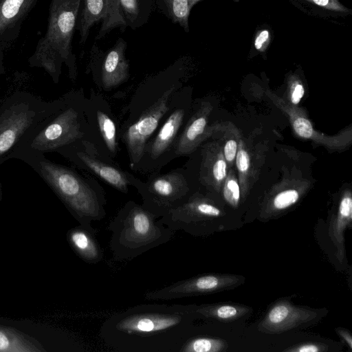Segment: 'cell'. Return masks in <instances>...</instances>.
<instances>
[{
	"label": "cell",
	"mask_w": 352,
	"mask_h": 352,
	"mask_svg": "<svg viewBox=\"0 0 352 352\" xmlns=\"http://www.w3.org/2000/svg\"><path fill=\"white\" fill-rule=\"evenodd\" d=\"M196 319L192 305L142 304L108 318L100 336L118 351L179 352Z\"/></svg>",
	"instance_id": "6da1fadb"
},
{
	"label": "cell",
	"mask_w": 352,
	"mask_h": 352,
	"mask_svg": "<svg viewBox=\"0 0 352 352\" xmlns=\"http://www.w3.org/2000/svg\"><path fill=\"white\" fill-rule=\"evenodd\" d=\"M189 66V57H180L164 69L146 77L133 94L127 116L118 129V138L126 146L133 170L184 86Z\"/></svg>",
	"instance_id": "7a4b0ae2"
},
{
	"label": "cell",
	"mask_w": 352,
	"mask_h": 352,
	"mask_svg": "<svg viewBox=\"0 0 352 352\" xmlns=\"http://www.w3.org/2000/svg\"><path fill=\"white\" fill-rule=\"evenodd\" d=\"M59 98L57 108L25 138L12 159L57 153L93 135L94 127L88 113V100L80 91H70Z\"/></svg>",
	"instance_id": "3957f363"
},
{
	"label": "cell",
	"mask_w": 352,
	"mask_h": 352,
	"mask_svg": "<svg viewBox=\"0 0 352 352\" xmlns=\"http://www.w3.org/2000/svg\"><path fill=\"white\" fill-rule=\"evenodd\" d=\"M19 160L29 165L57 194L80 225L96 232L92 222L106 216V199L102 188L74 169L54 162L45 155H30Z\"/></svg>",
	"instance_id": "277c9868"
},
{
	"label": "cell",
	"mask_w": 352,
	"mask_h": 352,
	"mask_svg": "<svg viewBox=\"0 0 352 352\" xmlns=\"http://www.w3.org/2000/svg\"><path fill=\"white\" fill-rule=\"evenodd\" d=\"M82 0H51L45 35L37 42L28 58L32 67L43 69L58 83L62 65L72 80L77 76V65L72 39L76 29Z\"/></svg>",
	"instance_id": "5b68a950"
},
{
	"label": "cell",
	"mask_w": 352,
	"mask_h": 352,
	"mask_svg": "<svg viewBox=\"0 0 352 352\" xmlns=\"http://www.w3.org/2000/svg\"><path fill=\"white\" fill-rule=\"evenodd\" d=\"M113 256L130 261L170 241L175 233L142 204L127 201L110 221Z\"/></svg>",
	"instance_id": "8992f818"
},
{
	"label": "cell",
	"mask_w": 352,
	"mask_h": 352,
	"mask_svg": "<svg viewBox=\"0 0 352 352\" xmlns=\"http://www.w3.org/2000/svg\"><path fill=\"white\" fill-rule=\"evenodd\" d=\"M60 98L45 101L16 91L0 106V165L10 159L25 138L58 107Z\"/></svg>",
	"instance_id": "52a82bcc"
},
{
	"label": "cell",
	"mask_w": 352,
	"mask_h": 352,
	"mask_svg": "<svg viewBox=\"0 0 352 352\" xmlns=\"http://www.w3.org/2000/svg\"><path fill=\"white\" fill-rule=\"evenodd\" d=\"M188 110L189 105L183 86L160 128L146 143L135 171L150 175L157 173L174 158V148L186 121Z\"/></svg>",
	"instance_id": "ba28073f"
},
{
	"label": "cell",
	"mask_w": 352,
	"mask_h": 352,
	"mask_svg": "<svg viewBox=\"0 0 352 352\" xmlns=\"http://www.w3.org/2000/svg\"><path fill=\"white\" fill-rule=\"evenodd\" d=\"M130 182L140 195L142 206L157 218L184 204L193 194L182 168L164 174H151L146 182L131 174Z\"/></svg>",
	"instance_id": "9c48e42d"
},
{
	"label": "cell",
	"mask_w": 352,
	"mask_h": 352,
	"mask_svg": "<svg viewBox=\"0 0 352 352\" xmlns=\"http://www.w3.org/2000/svg\"><path fill=\"white\" fill-rule=\"evenodd\" d=\"M96 143L85 138L63 147L58 153L74 165L99 177L122 193L126 194L131 174L116 166L111 158L103 156Z\"/></svg>",
	"instance_id": "30bf717a"
},
{
	"label": "cell",
	"mask_w": 352,
	"mask_h": 352,
	"mask_svg": "<svg viewBox=\"0 0 352 352\" xmlns=\"http://www.w3.org/2000/svg\"><path fill=\"white\" fill-rule=\"evenodd\" d=\"M244 281L243 276L236 274H201L148 292L145 298L148 300H170L210 294L233 289Z\"/></svg>",
	"instance_id": "8fae6325"
},
{
	"label": "cell",
	"mask_w": 352,
	"mask_h": 352,
	"mask_svg": "<svg viewBox=\"0 0 352 352\" xmlns=\"http://www.w3.org/2000/svg\"><path fill=\"white\" fill-rule=\"evenodd\" d=\"M127 43L118 38L107 50H101L94 43L89 52L87 72L99 81L101 87L109 90L126 82L129 76V61L126 57Z\"/></svg>",
	"instance_id": "7c38bea8"
},
{
	"label": "cell",
	"mask_w": 352,
	"mask_h": 352,
	"mask_svg": "<svg viewBox=\"0 0 352 352\" xmlns=\"http://www.w3.org/2000/svg\"><path fill=\"white\" fill-rule=\"evenodd\" d=\"M100 21L102 23L96 41L102 39L116 28L123 32L127 28L118 0H82L76 26L80 45L86 43L91 29Z\"/></svg>",
	"instance_id": "4fadbf2b"
},
{
	"label": "cell",
	"mask_w": 352,
	"mask_h": 352,
	"mask_svg": "<svg viewBox=\"0 0 352 352\" xmlns=\"http://www.w3.org/2000/svg\"><path fill=\"white\" fill-rule=\"evenodd\" d=\"M323 312L309 307L294 305L287 300L276 302L258 325V331L278 334L311 324L318 320Z\"/></svg>",
	"instance_id": "5bb4252c"
},
{
	"label": "cell",
	"mask_w": 352,
	"mask_h": 352,
	"mask_svg": "<svg viewBox=\"0 0 352 352\" xmlns=\"http://www.w3.org/2000/svg\"><path fill=\"white\" fill-rule=\"evenodd\" d=\"M38 0H0V48L5 50L19 37L23 21Z\"/></svg>",
	"instance_id": "9a60e30c"
},
{
	"label": "cell",
	"mask_w": 352,
	"mask_h": 352,
	"mask_svg": "<svg viewBox=\"0 0 352 352\" xmlns=\"http://www.w3.org/2000/svg\"><path fill=\"white\" fill-rule=\"evenodd\" d=\"M88 113L107 154L111 158L116 157L118 151V128L108 104L100 96H91L88 100Z\"/></svg>",
	"instance_id": "2e32d148"
},
{
	"label": "cell",
	"mask_w": 352,
	"mask_h": 352,
	"mask_svg": "<svg viewBox=\"0 0 352 352\" xmlns=\"http://www.w3.org/2000/svg\"><path fill=\"white\" fill-rule=\"evenodd\" d=\"M96 232L84 226L74 228L69 232V240L76 254L85 262L97 264L103 258V250L96 236Z\"/></svg>",
	"instance_id": "e0dca14e"
},
{
	"label": "cell",
	"mask_w": 352,
	"mask_h": 352,
	"mask_svg": "<svg viewBox=\"0 0 352 352\" xmlns=\"http://www.w3.org/2000/svg\"><path fill=\"white\" fill-rule=\"evenodd\" d=\"M352 221V199L346 195L340 201L338 214L330 223L329 235L336 248V257L340 263L345 259L344 232L351 227Z\"/></svg>",
	"instance_id": "ac0fdd59"
},
{
	"label": "cell",
	"mask_w": 352,
	"mask_h": 352,
	"mask_svg": "<svg viewBox=\"0 0 352 352\" xmlns=\"http://www.w3.org/2000/svg\"><path fill=\"white\" fill-rule=\"evenodd\" d=\"M192 309L198 318L222 322L239 320L252 311L250 307L232 303L192 304Z\"/></svg>",
	"instance_id": "d6986e66"
},
{
	"label": "cell",
	"mask_w": 352,
	"mask_h": 352,
	"mask_svg": "<svg viewBox=\"0 0 352 352\" xmlns=\"http://www.w3.org/2000/svg\"><path fill=\"white\" fill-rule=\"evenodd\" d=\"M342 0H289L295 7L307 14L328 18L347 17L352 10L345 6Z\"/></svg>",
	"instance_id": "ffe728a7"
},
{
	"label": "cell",
	"mask_w": 352,
	"mask_h": 352,
	"mask_svg": "<svg viewBox=\"0 0 352 352\" xmlns=\"http://www.w3.org/2000/svg\"><path fill=\"white\" fill-rule=\"evenodd\" d=\"M203 0H154L158 10L172 23L190 32L189 17L192 8Z\"/></svg>",
	"instance_id": "44dd1931"
},
{
	"label": "cell",
	"mask_w": 352,
	"mask_h": 352,
	"mask_svg": "<svg viewBox=\"0 0 352 352\" xmlns=\"http://www.w3.org/2000/svg\"><path fill=\"white\" fill-rule=\"evenodd\" d=\"M120 8L127 27L136 30L145 25L153 11L151 0H118Z\"/></svg>",
	"instance_id": "7402d4cb"
},
{
	"label": "cell",
	"mask_w": 352,
	"mask_h": 352,
	"mask_svg": "<svg viewBox=\"0 0 352 352\" xmlns=\"http://www.w3.org/2000/svg\"><path fill=\"white\" fill-rule=\"evenodd\" d=\"M228 346L224 340L194 335L183 344L179 352H222Z\"/></svg>",
	"instance_id": "603a6c76"
},
{
	"label": "cell",
	"mask_w": 352,
	"mask_h": 352,
	"mask_svg": "<svg viewBox=\"0 0 352 352\" xmlns=\"http://www.w3.org/2000/svg\"><path fill=\"white\" fill-rule=\"evenodd\" d=\"M272 40L270 27L263 25L256 30L252 43V50L257 53H264L270 47Z\"/></svg>",
	"instance_id": "cb8c5ba5"
},
{
	"label": "cell",
	"mask_w": 352,
	"mask_h": 352,
	"mask_svg": "<svg viewBox=\"0 0 352 352\" xmlns=\"http://www.w3.org/2000/svg\"><path fill=\"white\" fill-rule=\"evenodd\" d=\"M299 198L296 190H287L278 193L273 200V206L276 210H284L294 204Z\"/></svg>",
	"instance_id": "d4e9b609"
},
{
	"label": "cell",
	"mask_w": 352,
	"mask_h": 352,
	"mask_svg": "<svg viewBox=\"0 0 352 352\" xmlns=\"http://www.w3.org/2000/svg\"><path fill=\"white\" fill-rule=\"evenodd\" d=\"M225 199L232 206L236 207L240 199V190L237 182L234 179L228 180L224 186Z\"/></svg>",
	"instance_id": "484cf974"
},
{
	"label": "cell",
	"mask_w": 352,
	"mask_h": 352,
	"mask_svg": "<svg viewBox=\"0 0 352 352\" xmlns=\"http://www.w3.org/2000/svg\"><path fill=\"white\" fill-rule=\"evenodd\" d=\"M327 344L317 342H305L290 346L283 351L286 352H324L327 351Z\"/></svg>",
	"instance_id": "4316f807"
},
{
	"label": "cell",
	"mask_w": 352,
	"mask_h": 352,
	"mask_svg": "<svg viewBox=\"0 0 352 352\" xmlns=\"http://www.w3.org/2000/svg\"><path fill=\"white\" fill-rule=\"evenodd\" d=\"M293 126L296 133L304 138H309L313 135V127L311 122L304 118L296 119Z\"/></svg>",
	"instance_id": "83f0119b"
},
{
	"label": "cell",
	"mask_w": 352,
	"mask_h": 352,
	"mask_svg": "<svg viewBox=\"0 0 352 352\" xmlns=\"http://www.w3.org/2000/svg\"><path fill=\"white\" fill-rule=\"evenodd\" d=\"M212 175L217 181L223 180L226 175V164L224 160L219 159L216 161L212 166Z\"/></svg>",
	"instance_id": "f1b7e54d"
},
{
	"label": "cell",
	"mask_w": 352,
	"mask_h": 352,
	"mask_svg": "<svg viewBox=\"0 0 352 352\" xmlns=\"http://www.w3.org/2000/svg\"><path fill=\"white\" fill-rule=\"evenodd\" d=\"M236 166L241 172H246L249 168V155L245 151L241 149L236 155Z\"/></svg>",
	"instance_id": "f546056e"
},
{
	"label": "cell",
	"mask_w": 352,
	"mask_h": 352,
	"mask_svg": "<svg viewBox=\"0 0 352 352\" xmlns=\"http://www.w3.org/2000/svg\"><path fill=\"white\" fill-rule=\"evenodd\" d=\"M237 144L233 140H228L224 146V155L228 162H232L236 153Z\"/></svg>",
	"instance_id": "4dcf8cb0"
},
{
	"label": "cell",
	"mask_w": 352,
	"mask_h": 352,
	"mask_svg": "<svg viewBox=\"0 0 352 352\" xmlns=\"http://www.w3.org/2000/svg\"><path fill=\"white\" fill-rule=\"evenodd\" d=\"M304 87L301 84H296L292 94L291 100L293 104H298L304 95Z\"/></svg>",
	"instance_id": "1f68e13d"
},
{
	"label": "cell",
	"mask_w": 352,
	"mask_h": 352,
	"mask_svg": "<svg viewBox=\"0 0 352 352\" xmlns=\"http://www.w3.org/2000/svg\"><path fill=\"white\" fill-rule=\"evenodd\" d=\"M336 331L338 334L342 338L349 347L352 349V338L349 331L343 328H338L336 329Z\"/></svg>",
	"instance_id": "d6a6232c"
},
{
	"label": "cell",
	"mask_w": 352,
	"mask_h": 352,
	"mask_svg": "<svg viewBox=\"0 0 352 352\" xmlns=\"http://www.w3.org/2000/svg\"><path fill=\"white\" fill-rule=\"evenodd\" d=\"M10 346V341L7 336L0 330V351H5L8 350Z\"/></svg>",
	"instance_id": "836d02e7"
},
{
	"label": "cell",
	"mask_w": 352,
	"mask_h": 352,
	"mask_svg": "<svg viewBox=\"0 0 352 352\" xmlns=\"http://www.w3.org/2000/svg\"><path fill=\"white\" fill-rule=\"evenodd\" d=\"M4 50L0 48V76L3 75L6 72L3 58H4Z\"/></svg>",
	"instance_id": "e575fe53"
},
{
	"label": "cell",
	"mask_w": 352,
	"mask_h": 352,
	"mask_svg": "<svg viewBox=\"0 0 352 352\" xmlns=\"http://www.w3.org/2000/svg\"><path fill=\"white\" fill-rule=\"evenodd\" d=\"M0 191H1V184H0Z\"/></svg>",
	"instance_id": "d590c367"
}]
</instances>
